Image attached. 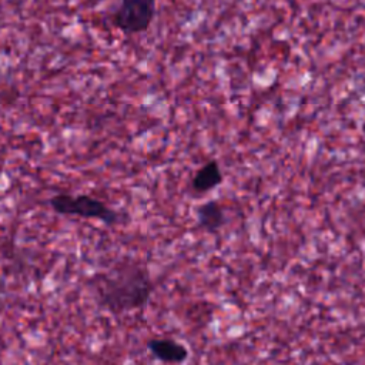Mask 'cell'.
Here are the masks:
<instances>
[{
	"mask_svg": "<svg viewBox=\"0 0 365 365\" xmlns=\"http://www.w3.org/2000/svg\"><path fill=\"white\" fill-rule=\"evenodd\" d=\"M93 288L96 302L101 309L121 315L145 308L155 285L144 265L124 261L98 274Z\"/></svg>",
	"mask_w": 365,
	"mask_h": 365,
	"instance_id": "6da1fadb",
	"label": "cell"
},
{
	"mask_svg": "<svg viewBox=\"0 0 365 365\" xmlns=\"http://www.w3.org/2000/svg\"><path fill=\"white\" fill-rule=\"evenodd\" d=\"M90 1H93V3H100V1H104V0H90Z\"/></svg>",
	"mask_w": 365,
	"mask_h": 365,
	"instance_id": "52a82bcc",
	"label": "cell"
},
{
	"mask_svg": "<svg viewBox=\"0 0 365 365\" xmlns=\"http://www.w3.org/2000/svg\"><path fill=\"white\" fill-rule=\"evenodd\" d=\"M48 205L60 215H77L86 220H98L106 225H114L120 221V214L115 210H111L104 201L88 194H54L48 200Z\"/></svg>",
	"mask_w": 365,
	"mask_h": 365,
	"instance_id": "7a4b0ae2",
	"label": "cell"
},
{
	"mask_svg": "<svg viewBox=\"0 0 365 365\" xmlns=\"http://www.w3.org/2000/svg\"><path fill=\"white\" fill-rule=\"evenodd\" d=\"M155 11V0H120L111 21L124 34H138L148 30Z\"/></svg>",
	"mask_w": 365,
	"mask_h": 365,
	"instance_id": "3957f363",
	"label": "cell"
},
{
	"mask_svg": "<svg viewBox=\"0 0 365 365\" xmlns=\"http://www.w3.org/2000/svg\"><path fill=\"white\" fill-rule=\"evenodd\" d=\"M224 180L220 163L217 160H210L202 164L191 178V188L198 192H208L218 187Z\"/></svg>",
	"mask_w": 365,
	"mask_h": 365,
	"instance_id": "8992f818",
	"label": "cell"
},
{
	"mask_svg": "<svg viewBox=\"0 0 365 365\" xmlns=\"http://www.w3.org/2000/svg\"><path fill=\"white\" fill-rule=\"evenodd\" d=\"M195 217L198 225L210 234L218 232L227 224L225 211L217 200H210L197 205Z\"/></svg>",
	"mask_w": 365,
	"mask_h": 365,
	"instance_id": "5b68a950",
	"label": "cell"
},
{
	"mask_svg": "<svg viewBox=\"0 0 365 365\" xmlns=\"http://www.w3.org/2000/svg\"><path fill=\"white\" fill-rule=\"evenodd\" d=\"M147 349L164 364H182L190 358V349L171 338H151L147 341Z\"/></svg>",
	"mask_w": 365,
	"mask_h": 365,
	"instance_id": "277c9868",
	"label": "cell"
}]
</instances>
